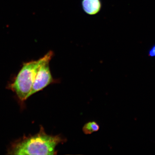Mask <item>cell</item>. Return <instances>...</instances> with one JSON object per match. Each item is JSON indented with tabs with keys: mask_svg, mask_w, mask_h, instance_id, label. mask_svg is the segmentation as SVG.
<instances>
[{
	"mask_svg": "<svg viewBox=\"0 0 155 155\" xmlns=\"http://www.w3.org/2000/svg\"><path fill=\"white\" fill-rule=\"evenodd\" d=\"M66 141L61 135H49L42 126L38 133L34 135L24 136L11 144L8 155H46L57 154L56 147Z\"/></svg>",
	"mask_w": 155,
	"mask_h": 155,
	"instance_id": "6da1fadb",
	"label": "cell"
},
{
	"mask_svg": "<svg viewBox=\"0 0 155 155\" xmlns=\"http://www.w3.org/2000/svg\"><path fill=\"white\" fill-rule=\"evenodd\" d=\"M53 55V52L51 51L38 60L23 64L14 81L9 86L21 101L24 102L28 98L39 69L44 64L50 62Z\"/></svg>",
	"mask_w": 155,
	"mask_h": 155,
	"instance_id": "7a4b0ae2",
	"label": "cell"
},
{
	"mask_svg": "<svg viewBox=\"0 0 155 155\" xmlns=\"http://www.w3.org/2000/svg\"><path fill=\"white\" fill-rule=\"evenodd\" d=\"M49 63V62L44 64L39 69L28 98L42 90L54 82V79L51 73Z\"/></svg>",
	"mask_w": 155,
	"mask_h": 155,
	"instance_id": "3957f363",
	"label": "cell"
},
{
	"mask_svg": "<svg viewBox=\"0 0 155 155\" xmlns=\"http://www.w3.org/2000/svg\"><path fill=\"white\" fill-rule=\"evenodd\" d=\"M82 6L84 11L90 15L98 13L101 8V0H82Z\"/></svg>",
	"mask_w": 155,
	"mask_h": 155,
	"instance_id": "277c9868",
	"label": "cell"
},
{
	"mask_svg": "<svg viewBox=\"0 0 155 155\" xmlns=\"http://www.w3.org/2000/svg\"><path fill=\"white\" fill-rule=\"evenodd\" d=\"M100 126L95 122H87L82 128L84 133L85 134H90L99 130Z\"/></svg>",
	"mask_w": 155,
	"mask_h": 155,
	"instance_id": "5b68a950",
	"label": "cell"
},
{
	"mask_svg": "<svg viewBox=\"0 0 155 155\" xmlns=\"http://www.w3.org/2000/svg\"><path fill=\"white\" fill-rule=\"evenodd\" d=\"M149 55L151 57H154L155 56V45L151 48L149 53Z\"/></svg>",
	"mask_w": 155,
	"mask_h": 155,
	"instance_id": "8992f818",
	"label": "cell"
}]
</instances>
